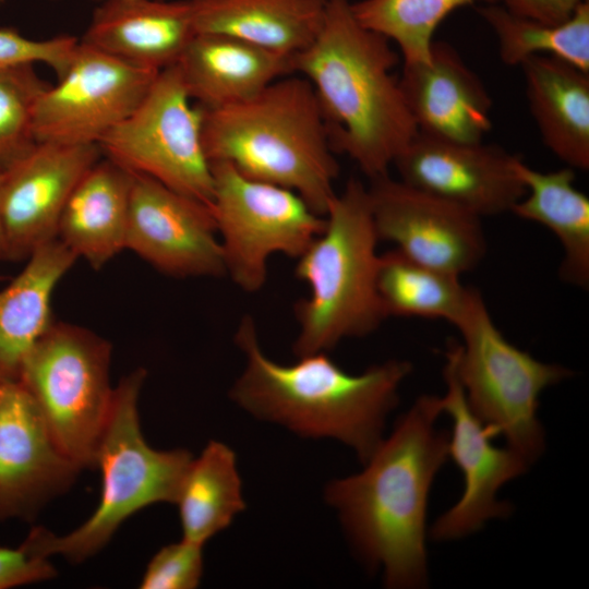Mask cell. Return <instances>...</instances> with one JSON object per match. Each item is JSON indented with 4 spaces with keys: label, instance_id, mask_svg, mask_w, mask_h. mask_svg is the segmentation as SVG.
<instances>
[{
    "label": "cell",
    "instance_id": "4fadbf2b",
    "mask_svg": "<svg viewBox=\"0 0 589 589\" xmlns=\"http://www.w3.org/2000/svg\"><path fill=\"white\" fill-rule=\"evenodd\" d=\"M446 393L440 397L442 413L452 420L448 456L464 476V492L457 503L441 515L431 528L435 541H449L479 530L488 520L505 517L510 506L497 500L498 490L522 474L530 465L507 445L492 443L496 433L470 408L458 378L452 345L445 353Z\"/></svg>",
    "mask_w": 589,
    "mask_h": 589
},
{
    "label": "cell",
    "instance_id": "e575fe53",
    "mask_svg": "<svg viewBox=\"0 0 589 589\" xmlns=\"http://www.w3.org/2000/svg\"><path fill=\"white\" fill-rule=\"evenodd\" d=\"M4 260V252H3V240H2V232H1V226H0V261Z\"/></svg>",
    "mask_w": 589,
    "mask_h": 589
},
{
    "label": "cell",
    "instance_id": "7c38bea8",
    "mask_svg": "<svg viewBox=\"0 0 589 589\" xmlns=\"http://www.w3.org/2000/svg\"><path fill=\"white\" fill-rule=\"evenodd\" d=\"M368 191L378 241L459 277L483 259L486 242L478 215L388 175L372 179Z\"/></svg>",
    "mask_w": 589,
    "mask_h": 589
},
{
    "label": "cell",
    "instance_id": "7a4b0ae2",
    "mask_svg": "<svg viewBox=\"0 0 589 589\" xmlns=\"http://www.w3.org/2000/svg\"><path fill=\"white\" fill-rule=\"evenodd\" d=\"M398 53L363 26L349 0H326L312 43L292 57V72L312 86L335 153L371 180L390 166L418 134L399 77Z\"/></svg>",
    "mask_w": 589,
    "mask_h": 589
},
{
    "label": "cell",
    "instance_id": "5bb4252c",
    "mask_svg": "<svg viewBox=\"0 0 589 589\" xmlns=\"http://www.w3.org/2000/svg\"><path fill=\"white\" fill-rule=\"evenodd\" d=\"M125 250L172 277L226 275L211 206L133 172Z\"/></svg>",
    "mask_w": 589,
    "mask_h": 589
},
{
    "label": "cell",
    "instance_id": "8992f818",
    "mask_svg": "<svg viewBox=\"0 0 589 589\" xmlns=\"http://www.w3.org/2000/svg\"><path fill=\"white\" fill-rule=\"evenodd\" d=\"M145 377L146 371L139 368L113 387L95 455V467L101 472L97 507L83 524L62 536L34 527L24 542L35 553L46 557L58 554L81 563L99 552L139 510L156 503H175L193 456L181 448L157 450L145 441L139 416Z\"/></svg>",
    "mask_w": 589,
    "mask_h": 589
},
{
    "label": "cell",
    "instance_id": "6da1fadb",
    "mask_svg": "<svg viewBox=\"0 0 589 589\" xmlns=\"http://www.w3.org/2000/svg\"><path fill=\"white\" fill-rule=\"evenodd\" d=\"M440 397L420 396L353 476L325 490L358 554L384 568L390 588H421L428 581V500L448 457V433L436 429Z\"/></svg>",
    "mask_w": 589,
    "mask_h": 589
},
{
    "label": "cell",
    "instance_id": "d590c367",
    "mask_svg": "<svg viewBox=\"0 0 589 589\" xmlns=\"http://www.w3.org/2000/svg\"><path fill=\"white\" fill-rule=\"evenodd\" d=\"M5 0H0V5H2L4 3Z\"/></svg>",
    "mask_w": 589,
    "mask_h": 589
},
{
    "label": "cell",
    "instance_id": "cb8c5ba5",
    "mask_svg": "<svg viewBox=\"0 0 589 589\" xmlns=\"http://www.w3.org/2000/svg\"><path fill=\"white\" fill-rule=\"evenodd\" d=\"M324 0H190L196 33L232 37L289 58L323 23Z\"/></svg>",
    "mask_w": 589,
    "mask_h": 589
},
{
    "label": "cell",
    "instance_id": "8d00e7d4",
    "mask_svg": "<svg viewBox=\"0 0 589 589\" xmlns=\"http://www.w3.org/2000/svg\"><path fill=\"white\" fill-rule=\"evenodd\" d=\"M324 1H326V0H324Z\"/></svg>",
    "mask_w": 589,
    "mask_h": 589
},
{
    "label": "cell",
    "instance_id": "ba28073f",
    "mask_svg": "<svg viewBox=\"0 0 589 589\" xmlns=\"http://www.w3.org/2000/svg\"><path fill=\"white\" fill-rule=\"evenodd\" d=\"M111 351L110 342L96 333L53 321L19 374L55 442L81 470L95 467L109 417Z\"/></svg>",
    "mask_w": 589,
    "mask_h": 589
},
{
    "label": "cell",
    "instance_id": "d6986e66",
    "mask_svg": "<svg viewBox=\"0 0 589 589\" xmlns=\"http://www.w3.org/2000/svg\"><path fill=\"white\" fill-rule=\"evenodd\" d=\"M196 34L190 0H104L81 40L122 61L161 71Z\"/></svg>",
    "mask_w": 589,
    "mask_h": 589
},
{
    "label": "cell",
    "instance_id": "d6a6232c",
    "mask_svg": "<svg viewBox=\"0 0 589 589\" xmlns=\"http://www.w3.org/2000/svg\"><path fill=\"white\" fill-rule=\"evenodd\" d=\"M56 576L49 557L35 553L24 541L16 548H0V589L36 584Z\"/></svg>",
    "mask_w": 589,
    "mask_h": 589
},
{
    "label": "cell",
    "instance_id": "d4e9b609",
    "mask_svg": "<svg viewBox=\"0 0 589 589\" xmlns=\"http://www.w3.org/2000/svg\"><path fill=\"white\" fill-rule=\"evenodd\" d=\"M514 169L526 187V194L510 212L538 223L558 239L564 255L558 273L566 283L587 289L589 286V199L578 190L570 167L542 172L520 157Z\"/></svg>",
    "mask_w": 589,
    "mask_h": 589
},
{
    "label": "cell",
    "instance_id": "52a82bcc",
    "mask_svg": "<svg viewBox=\"0 0 589 589\" xmlns=\"http://www.w3.org/2000/svg\"><path fill=\"white\" fill-rule=\"evenodd\" d=\"M462 342L453 341L455 366L467 401L477 417L529 464L544 447L537 411L549 386L570 375L562 365L545 363L510 344L495 326L477 289L454 324Z\"/></svg>",
    "mask_w": 589,
    "mask_h": 589
},
{
    "label": "cell",
    "instance_id": "5b68a950",
    "mask_svg": "<svg viewBox=\"0 0 589 589\" xmlns=\"http://www.w3.org/2000/svg\"><path fill=\"white\" fill-rule=\"evenodd\" d=\"M324 216L323 231L297 257L296 277L309 287L294 303L297 357L369 335L387 317L376 287L378 238L368 188L349 179Z\"/></svg>",
    "mask_w": 589,
    "mask_h": 589
},
{
    "label": "cell",
    "instance_id": "ffe728a7",
    "mask_svg": "<svg viewBox=\"0 0 589 589\" xmlns=\"http://www.w3.org/2000/svg\"><path fill=\"white\" fill-rule=\"evenodd\" d=\"M291 61L232 37L196 33L176 65L191 99L214 109L248 99L293 74Z\"/></svg>",
    "mask_w": 589,
    "mask_h": 589
},
{
    "label": "cell",
    "instance_id": "836d02e7",
    "mask_svg": "<svg viewBox=\"0 0 589 589\" xmlns=\"http://www.w3.org/2000/svg\"><path fill=\"white\" fill-rule=\"evenodd\" d=\"M505 9L518 16L557 24L572 16L585 0H502Z\"/></svg>",
    "mask_w": 589,
    "mask_h": 589
},
{
    "label": "cell",
    "instance_id": "30bf717a",
    "mask_svg": "<svg viewBox=\"0 0 589 589\" xmlns=\"http://www.w3.org/2000/svg\"><path fill=\"white\" fill-rule=\"evenodd\" d=\"M98 146L130 172L211 206L213 171L203 143V108L192 103L176 64L158 72L136 108Z\"/></svg>",
    "mask_w": 589,
    "mask_h": 589
},
{
    "label": "cell",
    "instance_id": "2e32d148",
    "mask_svg": "<svg viewBox=\"0 0 589 589\" xmlns=\"http://www.w3.org/2000/svg\"><path fill=\"white\" fill-rule=\"evenodd\" d=\"M517 157L498 145L418 132L394 166L405 183L482 218L510 212L526 194L514 169Z\"/></svg>",
    "mask_w": 589,
    "mask_h": 589
},
{
    "label": "cell",
    "instance_id": "7402d4cb",
    "mask_svg": "<svg viewBox=\"0 0 589 589\" xmlns=\"http://www.w3.org/2000/svg\"><path fill=\"white\" fill-rule=\"evenodd\" d=\"M544 145L573 169H589V72L551 56L520 64Z\"/></svg>",
    "mask_w": 589,
    "mask_h": 589
},
{
    "label": "cell",
    "instance_id": "f1b7e54d",
    "mask_svg": "<svg viewBox=\"0 0 589 589\" xmlns=\"http://www.w3.org/2000/svg\"><path fill=\"white\" fill-rule=\"evenodd\" d=\"M501 0H360L351 2L357 20L366 28L395 43L402 64L428 62L433 35L457 8Z\"/></svg>",
    "mask_w": 589,
    "mask_h": 589
},
{
    "label": "cell",
    "instance_id": "1f68e13d",
    "mask_svg": "<svg viewBox=\"0 0 589 589\" xmlns=\"http://www.w3.org/2000/svg\"><path fill=\"white\" fill-rule=\"evenodd\" d=\"M79 39L62 35L49 39H32L12 27L0 28V69L20 64L45 63L57 74L68 68Z\"/></svg>",
    "mask_w": 589,
    "mask_h": 589
},
{
    "label": "cell",
    "instance_id": "e0dca14e",
    "mask_svg": "<svg viewBox=\"0 0 589 589\" xmlns=\"http://www.w3.org/2000/svg\"><path fill=\"white\" fill-rule=\"evenodd\" d=\"M81 469L59 448L29 394L0 382V521L31 519Z\"/></svg>",
    "mask_w": 589,
    "mask_h": 589
},
{
    "label": "cell",
    "instance_id": "484cf974",
    "mask_svg": "<svg viewBox=\"0 0 589 589\" xmlns=\"http://www.w3.org/2000/svg\"><path fill=\"white\" fill-rule=\"evenodd\" d=\"M173 504L188 541L204 545L226 529L245 508L235 452L218 441L208 442L190 461Z\"/></svg>",
    "mask_w": 589,
    "mask_h": 589
},
{
    "label": "cell",
    "instance_id": "f546056e",
    "mask_svg": "<svg viewBox=\"0 0 589 589\" xmlns=\"http://www.w3.org/2000/svg\"><path fill=\"white\" fill-rule=\"evenodd\" d=\"M49 85L34 64L0 69V173L35 145L34 111Z\"/></svg>",
    "mask_w": 589,
    "mask_h": 589
},
{
    "label": "cell",
    "instance_id": "603a6c76",
    "mask_svg": "<svg viewBox=\"0 0 589 589\" xmlns=\"http://www.w3.org/2000/svg\"><path fill=\"white\" fill-rule=\"evenodd\" d=\"M0 290V382L19 378L24 359L53 322L52 293L76 256L58 239L37 248Z\"/></svg>",
    "mask_w": 589,
    "mask_h": 589
},
{
    "label": "cell",
    "instance_id": "9c48e42d",
    "mask_svg": "<svg viewBox=\"0 0 589 589\" xmlns=\"http://www.w3.org/2000/svg\"><path fill=\"white\" fill-rule=\"evenodd\" d=\"M211 164V209L226 275L242 290L259 291L267 278L268 257H299L323 231L325 216L290 189L251 179L227 163Z\"/></svg>",
    "mask_w": 589,
    "mask_h": 589
},
{
    "label": "cell",
    "instance_id": "277c9868",
    "mask_svg": "<svg viewBox=\"0 0 589 589\" xmlns=\"http://www.w3.org/2000/svg\"><path fill=\"white\" fill-rule=\"evenodd\" d=\"M211 163L297 192L324 216L339 165L315 93L301 75H285L242 101L203 108Z\"/></svg>",
    "mask_w": 589,
    "mask_h": 589
},
{
    "label": "cell",
    "instance_id": "83f0119b",
    "mask_svg": "<svg viewBox=\"0 0 589 589\" xmlns=\"http://www.w3.org/2000/svg\"><path fill=\"white\" fill-rule=\"evenodd\" d=\"M496 36L502 61L520 65L532 56H551L589 72V0L569 19L549 24L521 17L496 3L478 9Z\"/></svg>",
    "mask_w": 589,
    "mask_h": 589
},
{
    "label": "cell",
    "instance_id": "9a60e30c",
    "mask_svg": "<svg viewBox=\"0 0 589 589\" xmlns=\"http://www.w3.org/2000/svg\"><path fill=\"white\" fill-rule=\"evenodd\" d=\"M100 154L97 144L36 142L0 173L4 260L27 259L37 248L57 239L70 194Z\"/></svg>",
    "mask_w": 589,
    "mask_h": 589
},
{
    "label": "cell",
    "instance_id": "4dcf8cb0",
    "mask_svg": "<svg viewBox=\"0 0 589 589\" xmlns=\"http://www.w3.org/2000/svg\"><path fill=\"white\" fill-rule=\"evenodd\" d=\"M203 574V545L181 541L163 546L148 562L142 589H193Z\"/></svg>",
    "mask_w": 589,
    "mask_h": 589
},
{
    "label": "cell",
    "instance_id": "4316f807",
    "mask_svg": "<svg viewBox=\"0 0 589 589\" xmlns=\"http://www.w3.org/2000/svg\"><path fill=\"white\" fill-rule=\"evenodd\" d=\"M376 287L387 317L440 318L453 325L471 291L459 276L416 262L396 249L380 254Z\"/></svg>",
    "mask_w": 589,
    "mask_h": 589
},
{
    "label": "cell",
    "instance_id": "ac0fdd59",
    "mask_svg": "<svg viewBox=\"0 0 589 589\" xmlns=\"http://www.w3.org/2000/svg\"><path fill=\"white\" fill-rule=\"evenodd\" d=\"M399 84L421 133L477 143L492 128L485 86L448 43L434 40L428 62L402 64Z\"/></svg>",
    "mask_w": 589,
    "mask_h": 589
},
{
    "label": "cell",
    "instance_id": "3957f363",
    "mask_svg": "<svg viewBox=\"0 0 589 589\" xmlns=\"http://www.w3.org/2000/svg\"><path fill=\"white\" fill-rule=\"evenodd\" d=\"M235 341L247 364L230 390L233 401L301 436L336 438L363 462L383 440L386 418L412 368L408 361L388 360L350 374L325 352L281 364L263 352L251 315L242 317Z\"/></svg>",
    "mask_w": 589,
    "mask_h": 589
},
{
    "label": "cell",
    "instance_id": "44dd1931",
    "mask_svg": "<svg viewBox=\"0 0 589 589\" xmlns=\"http://www.w3.org/2000/svg\"><path fill=\"white\" fill-rule=\"evenodd\" d=\"M132 172L98 159L79 180L62 211L57 239L98 269L125 250Z\"/></svg>",
    "mask_w": 589,
    "mask_h": 589
},
{
    "label": "cell",
    "instance_id": "8fae6325",
    "mask_svg": "<svg viewBox=\"0 0 589 589\" xmlns=\"http://www.w3.org/2000/svg\"><path fill=\"white\" fill-rule=\"evenodd\" d=\"M159 71L133 65L79 41L34 111L36 142L97 144L140 104Z\"/></svg>",
    "mask_w": 589,
    "mask_h": 589
}]
</instances>
